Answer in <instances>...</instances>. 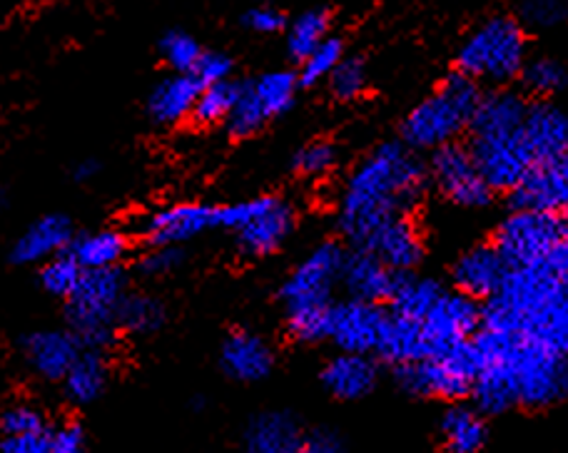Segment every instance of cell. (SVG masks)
<instances>
[{
	"instance_id": "1",
	"label": "cell",
	"mask_w": 568,
	"mask_h": 453,
	"mask_svg": "<svg viewBox=\"0 0 568 453\" xmlns=\"http://www.w3.org/2000/svg\"><path fill=\"white\" fill-rule=\"evenodd\" d=\"M479 371L471 399L479 414H504L514 406L546 409L568 397V357L536 341L481 329L471 339Z\"/></svg>"
},
{
	"instance_id": "2",
	"label": "cell",
	"mask_w": 568,
	"mask_h": 453,
	"mask_svg": "<svg viewBox=\"0 0 568 453\" xmlns=\"http://www.w3.org/2000/svg\"><path fill=\"white\" fill-rule=\"evenodd\" d=\"M429 169L404 143L374 147L352 169L337 203V227L354 249H362L384 223L409 215L426 193Z\"/></svg>"
},
{
	"instance_id": "3",
	"label": "cell",
	"mask_w": 568,
	"mask_h": 453,
	"mask_svg": "<svg viewBox=\"0 0 568 453\" xmlns=\"http://www.w3.org/2000/svg\"><path fill=\"white\" fill-rule=\"evenodd\" d=\"M484 329L529 339L568 357V277L546 265L511 269L484 309Z\"/></svg>"
},
{
	"instance_id": "4",
	"label": "cell",
	"mask_w": 568,
	"mask_h": 453,
	"mask_svg": "<svg viewBox=\"0 0 568 453\" xmlns=\"http://www.w3.org/2000/svg\"><path fill=\"white\" fill-rule=\"evenodd\" d=\"M529 103L516 90H491L469 125V153L494 193H514L534 169L524 150Z\"/></svg>"
},
{
	"instance_id": "5",
	"label": "cell",
	"mask_w": 568,
	"mask_h": 453,
	"mask_svg": "<svg viewBox=\"0 0 568 453\" xmlns=\"http://www.w3.org/2000/svg\"><path fill=\"white\" fill-rule=\"evenodd\" d=\"M344 251L337 241H322L282 281L280 301L287 331L302 344H317L329 334L334 287L339 285Z\"/></svg>"
},
{
	"instance_id": "6",
	"label": "cell",
	"mask_w": 568,
	"mask_h": 453,
	"mask_svg": "<svg viewBox=\"0 0 568 453\" xmlns=\"http://www.w3.org/2000/svg\"><path fill=\"white\" fill-rule=\"evenodd\" d=\"M481 87L474 80L454 73L409 110L402 123V143L414 153L454 145L466 133L481 103Z\"/></svg>"
},
{
	"instance_id": "7",
	"label": "cell",
	"mask_w": 568,
	"mask_h": 453,
	"mask_svg": "<svg viewBox=\"0 0 568 453\" xmlns=\"http://www.w3.org/2000/svg\"><path fill=\"white\" fill-rule=\"evenodd\" d=\"M526 55V30L519 20L494 16L464 38L456 53V68L459 75L474 80L476 85H506L521 75Z\"/></svg>"
},
{
	"instance_id": "8",
	"label": "cell",
	"mask_w": 568,
	"mask_h": 453,
	"mask_svg": "<svg viewBox=\"0 0 568 453\" xmlns=\"http://www.w3.org/2000/svg\"><path fill=\"white\" fill-rule=\"evenodd\" d=\"M125 291L123 269L83 271L73 297L68 299V331L85 351H105L118 337V307Z\"/></svg>"
},
{
	"instance_id": "9",
	"label": "cell",
	"mask_w": 568,
	"mask_h": 453,
	"mask_svg": "<svg viewBox=\"0 0 568 453\" xmlns=\"http://www.w3.org/2000/svg\"><path fill=\"white\" fill-rule=\"evenodd\" d=\"M297 225V209L277 195L220 205V229L235 235L240 255L270 257L290 239Z\"/></svg>"
},
{
	"instance_id": "10",
	"label": "cell",
	"mask_w": 568,
	"mask_h": 453,
	"mask_svg": "<svg viewBox=\"0 0 568 453\" xmlns=\"http://www.w3.org/2000/svg\"><path fill=\"white\" fill-rule=\"evenodd\" d=\"M566 237L568 215L516 207L496 227L494 247L499 249L509 269H524L549 261L554 251L564 245Z\"/></svg>"
},
{
	"instance_id": "11",
	"label": "cell",
	"mask_w": 568,
	"mask_h": 453,
	"mask_svg": "<svg viewBox=\"0 0 568 453\" xmlns=\"http://www.w3.org/2000/svg\"><path fill=\"white\" fill-rule=\"evenodd\" d=\"M476 371H479V359H476L471 341H466V344L442 351V354L397 367L394 377L399 387L414 397L462 399L471 394Z\"/></svg>"
},
{
	"instance_id": "12",
	"label": "cell",
	"mask_w": 568,
	"mask_h": 453,
	"mask_svg": "<svg viewBox=\"0 0 568 453\" xmlns=\"http://www.w3.org/2000/svg\"><path fill=\"white\" fill-rule=\"evenodd\" d=\"M481 325L484 311L479 309V305L474 299L464 297L462 291L446 289L444 297L436 301L429 315L414 327H417L424 359H429L434 354H442V351H449L471 341L479 334Z\"/></svg>"
},
{
	"instance_id": "13",
	"label": "cell",
	"mask_w": 568,
	"mask_h": 453,
	"mask_svg": "<svg viewBox=\"0 0 568 453\" xmlns=\"http://www.w3.org/2000/svg\"><path fill=\"white\" fill-rule=\"evenodd\" d=\"M429 175L442 197L462 209H484L494 197L466 145L454 143L432 153Z\"/></svg>"
},
{
	"instance_id": "14",
	"label": "cell",
	"mask_w": 568,
	"mask_h": 453,
	"mask_svg": "<svg viewBox=\"0 0 568 453\" xmlns=\"http://www.w3.org/2000/svg\"><path fill=\"white\" fill-rule=\"evenodd\" d=\"M389 311L367 301L344 299L332 307L327 339L344 354H377Z\"/></svg>"
},
{
	"instance_id": "15",
	"label": "cell",
	"mask_w": 568,
	"mask_h": 453,
	"mask_svg": "<svg viewBox=\"0 0 568 453\" xmlns=\"http://www.w3.org/2000/svg\"><path fill=\"white\" fill-rule=\"evenodd\" d=\"M220 227V205L180 203L142 217L140 237L148 247H182L185 241Z\"/></svg>"
},
{
	"instance_id": "16",
	"label": "cell",
	"mask_w": 568,
	"mask_h": 453,
	"mask_svg": "<svg viewBox=\"0 0 568 453\" xmlns=\"http://www.w3.org/2000/svg\"><path fill=\"white\" fill-rule=\"evenodd\" d=\"M524 150L531 169L554 163L568 153V113L564 107L539 100L529 103L524 120Z\"/></svg>"
},
{
	"instance_id": "17",
	"label": "cell",
	"mask_w": 568,
	"mask_h": 453,
	"mask_svg": "<svg viewBox=\"0 0 568 453\" xmlns=\"http://www.w3.org/2000/svg\"><path fill=\"white\" fill-rule=\"evenodd\" d=\"M362 249L372 251L394 275H414L424 259V237L409 215L384 223Z\"/></svg>"
},
{
	"instance_id": "18",
	"label": "cell",
	"mask_w": 568,
	"mask_h": 453,
	"mask_svg": "<svg viewBox=\"0 0 568 453\" xmlns=\"http://www.w3.org/2000/svg\"><path fill=\"white\" fill-rule=\"evenodd\" d=\"M26 364L36 377L45 381H63L73 369L83 347L68 329H38L20 341Z\"/></svg>"
},
{
	"instance_id": "19",
	"label": "cell",
	"mask_w": 568,
	"mask_h": 453,
	"mask_svg": "<svg viewBox=\"0 0 568 453\" xmlns=\"http://www.w3.org/2000/svg\"><path fill=\"white\" fill-rule=\"evenodd\" d=\"M509 271V265L494 245H474L454 261L452 279L456 291L476 301L491 299L501 289Z\"/></svg>"
},
{
	"instance_id": "20",
	"label": "cell",
	"mask_w": 568,
	"mask_h": 453,
	"mask_svg": "<svg viewBox=\"0 0 568 453\" xmlns=\"http://www.w3.org/2000/svg\"><path fill=\"white\" fill-rule=\"evenodd\" d=\"M220 367L230 379L242 381V384H255V381L267 379L275 369V349L255 331H232L222 341Z\"/></svg>"
},
{
	"instance_id": "21",
	"label": "cell",
	"mask_w": 568,
	"mask_h": 453,
	"mask_svg": "<svg viewBox=\"0 0 568 453\" xmlns=\"http://www.w3.org/2000/svg\"><path fill=\"white\" fill-rule=\"evenodd\" d=\"M399 275H394L367 249H352L344 255L339 285L347 289L349 299L367 301V305H382L389 301L397 287Z\"/></svg>"
},
{
	"instance_id": "22",
	"label": "cell",
	"mask_w": 568,
	"mask_h": 453,
	"mask_svg": "<svg viewBox=\"0 0 568 453\" xmlns=\"http://www.w3.org/2000/svg\"><path fill=\"white\" fill-rule=\"evenodd\" d=\"M73 239L75 229L65 215H45L16 239L10 259L16 265H45L48 259L65 255Z\"/></svg>"
},
{
	"instance_id": "23",
	"label": "cell",
	"mask_w": 568,
	"mask_h": 453,
	"mask_svg": "<svg viewBox=\"0 0 568 453\" xmlns=\"http://www.w3.org/2000/svg\"><path fill=\"white\" fill-rule=\"evenodd\" d=\"M514 203L519 209L568 215V153L544 165L514 189Z\"/></svg>"
},
{
	"instance_id": "24",
	"label": "cell",
	"mask_w": 568,
	"mask_h": 453,
	"mask_svg": "<svg viewBox=\"0 0 568 453\" xmlns=\"http://www.w3.org/2000/svg\"><path fill=\"white\" fill-rule=\"evenodd\" d=\"M379 384V367L364 354H334L322 369V387L339 401H359Z\"/></svg>"
},
{
	"instance_id": "25",
	"label": "cell",
	"mask_w": 568,
	"mask_h": 453,
	"mask_svg": "<svg viewBox=\"0 0 568 453\" xmlns=\"http://www.w3.org/2000/svg\"><path fill=\"white\" fill-rule=\"evenodd\" d=\"M304 434L290 411H262L252 416L242 446L245 453H302Z\"/></svg>"
},
{
	"instance_id": "26",
	"label": "cell",
	"mask_w": 568,
	"mask_h": 453,
	"mask_svg": "<svg viewBox=\"0 0 568 453\" xmlns=\"http://www.w3.org/2000/svg\"><path fill=\"white\" fill-rule=\"evenodd\" d=\"M202 85L190 73H175L162 80L148 97V115L158 125H178L192 117Z\"/></svg>"
},
{
	"instance_id": "27",
	"label": "cell",
	"mask_w": 568,
	"mask_h": 453,
	"mask_svg": "<svg viewBox=\"0 0 568 453\" xmlns=\"http://www.w3.org/2000/svg\"><path fill=\"white\" fill-rule=\"evenodd\" d=\"M130 249V241L118 229H98L88 231V235H80L73 239L68 255L73 257L80 269L93 271V269H115L120 261L125 259Z\"/></svg>"
},
{
	"instance_id": "28",
	"label": "cell",
	"mask_w": 568,
	"mask_h": 453,
	"mask_svg": "<svg viewBox=\"0 0 568 453\" xmlns=\"http://www.w3.org/2000/svg\"><path fill=\"white\" fill-rule=\"evenodd\" d=\"M486 421L474 406L456 404L444 411L439 439L446 453H476L486 444Z\"/></svg>"
},
{
	"instance_id": "29",
	"label": "cell",
	"mask_w": 568,
	"mask_h": 453,
	"mask_svg": "<svg viewBox=\"0 0 568 453\" xmlns=\"http://www.w3.org/2000/svg\"><path fill=\"white\" fill-rule=\"evenodd\" d=\"M444 287L432 277H417V275H404L397 279L394 295L389 299V315L402 321H419L429 315L436 301L444 297Z\"/></svg>"
},
{
	"instance_id": "30",
	"label": "cell",
	"mask_w": 568,
	"mask_h": 453,
	"mask_svg": "<svg viewBox=\"0 0 568 453\" xmlns=\"http://www.w3.org/2000/svg\"><path fill=\"white\" fill-rule=\"evenodd\" d=\"M110 379V364L103 351H85L78 357L73 369L63 379V389L70 404L88 406L103 397Z\"/></svg>"
},
{
	"instance_id": "31",
	"label": "cell",
	"mask_w": 568,
	"mask_h": 453,
	"mask_svg": "<svg viewBox=\"0 0 568 453\" xmlns=\"http://www.w3.org/2000/svg\"><path fill=\"white\" fill-rule=\"evenodd\" d=\"M247 85L262 113L267 115V120H275L292 110L294 97H297L300 78L292 70H272V73L260 75Z\"/></svg>"
},
{
	"instance_id": "32",
	"label": "cell",
	"mask_w": 568,
	"mask_h": 453,
	"mask_svg": "<svg viewBox=\"0 0 568 453\" xmlns=\"http://www.w3.org/2000/svg\"><path fill=\"white\" fill-rule=\"evenodd\" d=\"M165 305H162L158 297L142 295V291H135V295L128 291L118 307V329L128 331V334H155V331H160L162 325H165Z\"/></svg>"
},
{
	"instance_id": "33",
	"label": "cell",
	"mask_w": 568,
	"mask_h": 453,
	"mask_svg": "<svg viewBox=\"0 0 568 453\" xmlns=\"http://www.w3.org/2000/svg\"><path fill=\"white\" fill-rule=\"evenodd\" d=\"M332 18L324 8L304 10L287 25V50L294 60L310 58L329 38Z\"/></svg>"
},
{
	"instance_id": "34",
	"label": "cell",
	"mask_w": 568,
	"mask_h": 453,
	"mask_svg": "<svg viewBox=\"0 0 568 453\" xmlns=\"http://www.w3.org/2000/svg\"><path fill=\"white\" fill-rule=\"evenodd\" d=\"M242 83H220V85H210L202 87V93L195 103V110H192V120L197 125H217V123H227V117L232 110L237 105Z\"/></svg>"
},
{
	"instance_id": "35",
	"label": "cell",
	"mask_w": 568,
	"mask_h": 453,
	"mask_svg": "<svg viewBox=\"0 0 568 453\" xmlns=\"http://www.w3.org/2000/svg\"><path fill=\"white\" fill-rule=\"evenodd\" d=\"M521 80L529 93L539 97H549L566 85V68L556 58H534L526 60L521 70Z\"/></svg>"
},
{
	"instance_id": "36",
	"label": "cell",
	"mask_w": 568,
	"mask_h": 453,
	"mask_svg": "<svg viewBox=\"0 0 568 453\" xmlns=\"http://www.w3.org/2000/svg\"><path fill=\"white\" fill-rule=\"evenodd\" d=\"M80 277H83V269H80L78 261L68 255H60L48 259L45 265H40V285L53 297L70 299L73 297L75 287L80 285Z\"/></svg>"
},
{
	"instance_id": "37",
	"label": "cell",
	"mask_w": 568,
	"mask_h": 453,
	"mask_svg": "<svg viewBox=\"0 0 568 453\" xmlns=\"http://www.w3.org/2000/svg\"><path fill=\"white\" fill-rule=\"evenodd\" d=\"M342 60H344V43L339 38L329 35L310 58L302 60V68L297 75L300 83L302 85L324 83V80H329L334 70L339 68Z\"/></svg>"
},
{
	"instance_id": "38",
	"label": "cell",
	"mask_w": 568,
	"mask_h": 453,
	"mask_svg": "<svg viewBox=\"0 0 568 453\" xmlns=\"http://www.w3.org/2000/svg\"><path fill=\"white\" fill-rule=\"evenodd\" d=\"M160 53L172 70H178V73H192L205 50L185 30H170L160 40Z\"/></svg>"
},
{
	"instance_id": "39",
	"label": "cell",
	"mask_w": 568,
	"mask_h": 453,
	"mask_svg": "<svg viewBox=\"0 0 568 453\" xmlns=\"http://www.w3.org/2000/svg\"><path fill=\"white\" fill-rule=\"evenodd\" d=\"M270 123L267 115L262 113L255 95H252V90L247 83H242L240 90V97H237V105L232 110L230 117H227V130L232 137H250V135H257L262 127Z\"/></svg>"
},
{
	"instance_id": "40",
	"label": "cell",
	"mask_w": 568,
	"mask_h": 453,
	"mask_svg": "<svg viewBox=\"0 0 568 453\" xmlns=\"http://www.w3.org/2000/svg\"><path fill=\"white\" fill-rule=\"evenodd\" d=\"M367 65H364L362 58H344L327 83L334 97L349 103V100H357L364 95V90H367Z\"/></svg>"
},
{
	"instance_id": "41",
	"label": "cell",
	"mask_w": 568,
	"mask_h": 453,
	"mask_svg": "<svg viewBox=\"0 0 568 453\" xmlns=\"http://www.w3.org/2000/svg\"><path fill=\"white\" fill-rule=\"evenodd\" d=\"M334 165H337V147L327 140H314V143L304 145L292 159L294 173L302 177H324L332 173Z\"/></svg>"
},
{
	"instance_id": "42",
	"label": "cell",
	"mask_w": 568,
	"mask_h": 453,
	"mask_svg": "<svg viewBox=\"0 0 568 453\" xmlns=\"http://www.w3.org/2000/svg\"><path fill=\"white\" fill-rule=\"evenodd\" d=\"M0 431H3V439L43 434V431H48V421L40 409L30 404H16L6 409L3 416H0Z\"/></svg>"
},
{
	"instance_id": "43",
	"label": "cell",
	"mask_w": 568,
	"mask_h": 453,
	"mask_svg": "<svg viewBox=\"0 0 568 453\" xmlns=\"http://www.w3.org/2000/svg\"><path fill=\"white\" fill-rule=\"evenodd\" d=\"M568 20V3L561 0H531V3L521 6V25H529L534 30H551L559 28Z\"/></svg>"
},
{
	"instance_id": "44",
	"label": "cell",
	"mask_w": 568,
	"mask_h": 453,
	"mask_svg": "<svg viewBox=\"0 0 568 453\" xmlns=\"http://www.w3.org/2000/svg\"><path fill=\"white\" fill-rule=\"evenodd\" d=\"M185 261V251L182 247H148L138 259V271L142 277H168L178 271Z\"/></svg>"
},
{
	"instance_id": "45",
	"label": "cell",
	"mask_w": 568,
	"mask_h": 453,
	"mask_svg": "<svg viewBox=\"0 0 568 453\" xmlns=\"http://www.w3.org/2000/svg\"><path fill=\"white\" fill-rule=\"evenodd\" d=\"M232 70H235V63H232L230 55L220 53V50H205L190 75L195 78L202 87H210V85L227 83L232 78Z\"/></svg>"
},
{
	"instance_id": "46",
	"label": "cell",
	"mask_w": 568,
	"mask_h": 453,
	"mask_svg": "<svg viewBox=\"0 0 568 453\" xmlns=\"http://www.w3.org/2000/svg\"><path fill=\"white\" fill-rule=\"evenodd\" d=\"M242 23H245L252 33L275 35L280 30L287 28V16H284L275 6H257L247 10L245 18H242Z\"/></svg>"
},
{
	"instance_id": "47",
	"label": "cell",
	"mask_w": 568,
	"mask_h": 453,
	"mask_svg": "<svg viewBox=\"0 0 568 453\" xmlns=\"http://www.w3.org/2000/svg\"><path fill=\"white\" fill-rule=\"evenodd\" d=\"M48 453H85V431L78 424H63L50 431Z\"/></svg>"
},
{
	"instance_id": "48",
	"label": "cell",
	"mask_w": 568,
	"mask_h": 453,
	"mask_svg": "<svg viewBox=\"0 0 568 453\" xmlns=\"http://www.w3.org/2000/svg\"><path fill=\"white\" fill-rule=\"evenodd\" d=\"M302 453H344V441L334 429H314L304 434Z\"/></svg>"
},
{
	"instance_id": "49",
	"label": "cell",
	"mask_w": 568,
	"mask_h": 453,
	"mask_svg": "<svg viewBox=\"0 0 568 453\" xmlns=\"http://www.w3.org/2000/svg\"><path fill=\"white\" fill-rule=\"evenodd\" d=\"M50 446V429L43 434H28V436H8L0 441V451L3 453H48Z\"/></svg>"
},
{
	"instance_id": "50",
	"label": "cell",
	"mask_w": 568,
	"mask_h": 453,
	"mask_svg": "<svg viewBox=\"0 0 568 453\" xmlns=\"http://www.w3.org/2000/svg\"><path fill=\"white\" fill-rule=\"evenodd\" d=\"M546 267H551L554 271H559V275L568 277V237L564 239V245L554 251L549 261H544Z\"/></svg>"
},
{
	"instance_id": "51",
	"label": "cell",
	"mask_w": 568,
	"mask_h": 453,
	"mask_svg": "<svg viewBox=\"0 0 568 453\" xmlns=\"http://www.w3.org/2000/svg\"><path fill=\"white\" fill-rule=\"evenodd\" d=\"M98 173H100L98 159H83V163L75 165L73 177L78 179V183H90V179L98 177Z\"/></svg>"
}]
</instances>
